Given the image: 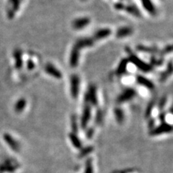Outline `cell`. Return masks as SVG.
I'll list each match as a JSON object with an SVG mask.
<instances>
[{
    "instance_id": "obj_1",
    "label": "cell",
    "mask_w": 173,
    "mask_h": 173,
    "mask_svg": "<svg viewBox=\"0 0 173 173\" xmlns=\"http://www.w3.org/2000/svg\"><path fill=\"white\" fill-rule=\"evenodd\" d=\"M85 104H89L91 106L96 107L98 105V98L97 95V89L94 85H91L89 87L87 92L85 93L84 97Z\"/></svg>"
},
{
    "instance_id": "obj_2",
    "label": "cell",
    "mask_w": 173,
    "mask_h": 173,
    "mask_svg": "<svg viewBox=\"0 0 173 173\" xmlns=\"http://www.w3.org/2000/svg\"><path fill=\"white\" fill-rule=\"evenodd\" d=\"M172 131V126L171 124L167 123L162 122L149 131V136H157L162 135L165 133H170Z\"/></svg>"
},
{
    "instance_id": "obj_3",
    "label": "cell",
    "mask_w": 173,
    "mask_h": 173,
    "mask_svg": "<svg viewBox=\"0 0 173 173\" xmlns=\"http://www.w3.org/2000/svg\"><path fill=\"white\" fill-rule=\"evenodd\" d=\"M92 117V107L90 105L85 104V107L83 108L82 113V117L80 119V125L82 129H86L87 127V125L90 122Z\"/></svg>"
},
{
    "instance_id": "obj_4",
    "label": "cell",
    "mask_w": 173,
    "mask_h": 173,
    "mask_svg": "<svg viewBox=\"0 0 173 173\" xmlns=\"http://www.w3.org/2000/svg\"><path fill=\"white\" fill-rule=\"evenodd\" d=\"M79 84H80V81H79V77L76 74H74L71 77V81H70V92H71V95L73 97V99H77V97L79 95Z\"/></svg>"
},
{
    "instance_id": "obj_5",
    "label": "cell",
    "mask_w": 173,
    "mask_h": 173,
    "mask_svg": "<svg viewBox=\"0 0 173 173\" xmlns=\"http://www.w3.org/2000/svg\"><path fill=\"white\" fill-rule=\"evenodd\" d=\"M136 92L135 90L132 88H129L125 90L118 97L117 101L119 103H124V102H129L136 96Z\"/></svg>"
},
{
    "instance_id": "obj_6",
    "label": "cell",
    "mask_w": 173,
    "mask_h": 173,
    "mask_svg": "<svg viewBox=\"0 0 173 173\" xmlns=\"http://www.w3.org/2000/svg\"><path fill=\"white\" fill-rule=\"evenodd\" d=\"M19 167L18 165H14L12 162V159H7L4 161V163L0 164V173L8 172H14Z\"/></svg>"
},
{
    "instance_id": "obj_7",
    "label": "cell",
    "mask_w": 173,
    "mask_h": 173,
    "mask_svg": "<svg viewBox=\"0 0 173 173\" xmlns=\"http://www.w3.org/2000/svg\"><path fill=\"white\" fill-rule=\"evenodd\" d=\"M3 138L4 140L5 141V142H7V145L13 150V151L15 152H20V147L19 143H18L10 134L4 133Z\"/></svg>"
},
{
    "instance_id": "obj_8",
    "label": "cell",
    "mask_w": 173,
    "mask_h": 173,
    "mask_svg": "<svg viewBox=\"0 0 173 173\" xmlns=\"http://www.w3.org/2000/svg\"><path fill=\"white\" fill-rule=\"evenodd\" d=\"M68 136H69V138L70 142L72 143V146L75 148V149L80 150L82 148V141L79 139V138L78 137V136H77V134L71 132V133H69Z\"/></svg>"
},
{
    "instance_id": "obj_9",
    "label": "cell",
    "mask_w": 173,
    "mask_h": 173,
    "mask_svg": "<svg viewBox=\"0 0 173 173\" xmlns=\"http://www.w3.org/2000/svg\"><path fill=\"white\" fill-rule=\"evenodd\" d=\"M136 81H137L138 84L145 86L146 88L149 89V90H152L154 88V85L153 82L149 79L146 78L142 76H138L136 77Z\"/></svg>"
},
{
    "instance_id": "obj_10",
    "label": "cell",
    "mask_w": 173,
    "mask_h": 173,
    "mask_svg": "<svg viewBox=\"0 0 173 173\" xmlns=\"http://www.w3.org/2000/svg\"><path fill=\"white\" fill-rule=\"evenodd\" d=\"M113 113H114L116 122L120 125L124 124L125 120V113L124 110L120 108H115L113 110Z\"/></svg>"
},
{
    "instance_id": "obj_11",
    "label": "cell",
    "mask_w": 173,
    "mask_h": 173,
    "mask_svg": "<svg viewBox=\"0 0 173 173\" xmlns=\"http://www.w3.org/2000/svg\"><path fill=\"white\" fill-rule=\"evenodd\" d=\"M45 72H46L48 74L51 75V76L55 77L56 79H61L62 77V74L60 71L56 69V67H54L53 65L51 64H48L46 67H45Z\"/></svg>"
},
{
    "instance_id": "obj_12",
    "label": "cell",
    "mask_w": 173,
    "mask_h": 173,
    "mask_svg": "<svg viewBox=\"0 0 173 173\" xmlns=\"http://www.w3.org/2000/svg\"><path fill=\"white\" fill-rule=\"evenodd\" d=\"M131 57L132 58V60H133L134 62L136 63L135 64L137 66V67L139 68L141 70H142L143 72H148L151 71V70H152V68L149 65L145 64V63H144L142 61L139 60V59L136 58V57L134 55H131Z\"/></svg>"
},
{
    "instance_id": "obj_13",
    "label": "cell",
    "mask_w": 173,
    "mask_h": 173,
    "mask_svg": "<svg viewBox=\"0 0 173 173\" xmlns=\"http://www.w3.org/2000/svg\"><path fill=\"white\" fill-rule=\"evenodd\" d=\"M93 151H94V147H92V146H87V147H82L79 150L78 157L79 159H82L85 157L88 156L89 154L92 153Z\"/></svg>"
},
{
    "instance_id": "obj_14",
    "label": "cell",
    "mask_w": 173,
    "mask_h": 173,
    "mask_svg": "<svg viewBox=\"0 0 173 173\" xmlns=\"http://www.w3.org/2000/svg\"><path fill=\"white\" fill-rule=\"evenodd\" d=\"M27 105V101L25 98L20 99L15 105V111L17 113H22Z\"/></svg>"
},
{
    "instance_id": "obj_15",
    "label": "cell",
    "mask_w": 173,
    "mask_h": 173,
    "mask_svg": "<svg viewBox=\"0 0 173 173\" xmlns=\"http://www.w3.org/2000/svg\"><path fill=\"white\" fill-rule=\"evenodd\" d=\"M89 22H90V20L87 18H82V19H79V20H77L76 21L74 22V23H73V26H74V28H84V27L87 26L89 24Z\"/></svg>"
},
{
    "instance_id": "obj_16",
    "label": "cell",
    "mask_w": 173,
    "mask_h": 173,
    "mask_svg": "<svg viewBox=\"0 0 173 173\" xmlns=\"http://www.w3.org/2000/svg\"><path fill=\"white\" fill-rule=\"evenodd\" d=\"M92 158H88L85 161L84 173H94L93 161Z\"/></svg>"
},
{
    "instance_id": "obj_17",
    "label": "cell",
    "mask_w": 173,
    "mask_h": 173,
    "mask_svg": "<svg viewBox=\"0 0 173 173\" xmlns=\"http://www.w3.org/2000/svg\"><path fill=\"white\" fill-rule=\"evenodd\" d=\"M110 34V30L108 29H104L101 30L97 31L96 34L95 35V38L96 40L101 39V38H106L107 36H108Z\"/></svg>"
},
{
    "instance_id": "obj_18",
    "label": "cell",
    "mask_w": 173,
    "mask_h": 173,
    "mask_svg": "<svg viewBox=\"0 0 173 173\" xmlns=\"http://www.w3.org/2000/svg\"><path fill=\"white\" fill-rule=\"evenodd\" d=\"M155 103H156L155 101H152L149 102V104H148L147 108H146L145 113H144L146 118H149L150 117H151L152 113V111H153V109L154 108V105H155Z\"/></svg>"
},
{
    "instance_id": "obj_19",
    "label": "cell",
    "mask_w": 173,
    "mask_h": 173,
    "mask_svg": "<svg viewBox=\"0 0 173 173\" xmlns=\"http://www.w3.org/2000/svg\"><path fill=\"white\" fill-rule=\"evenodd\" d=\"M71 126H72V132L74 133L77 134L79 131L78 124H77V118L76 115H72L71 117Z\"/></svg>"
},
{
    "instance_id": "obj_20",
    "label": "cell",
    "mask_w": 173,
    "mask_h": 173,
    "mask_svg": "<svg viewBox=\"0 0 173 173\" xmlns=\"http://www.w3.org/2000/svg\"><path fill=\"white\" fill-rule=\"evenodd\" d=\"M132 33V30L130 28H122L118 30L117 32V36L118 38H123L130 35Z\"/></svg>"
},
{
    "instance_id": "obj_21",
    "label": "cell",
    "mask_w": 173,
    "mask_h": 173,
    "mask_svg": "<svg viewBox=\"0 0 173 173\" xmlns=\"http://www.w3.org/2000/svg\"><path fill=\"white\" fill-rule=\"evenodd\" d=\"M103 118H104V114L103 112L101 109H98L96 111L95 113V122L97 125H101L102 121H103Z\"/></svg>"
},
{
    "instance_id": "obj_22",
    "label": "cell",
    "mask_w": 173,
    "mask_h": 173,
    "mask_svg": "<svg viewBox=\"0 0 173 173\" xmlns=\"http://www.w3.org/2000/svg\"><path fill=\"white\" fill-rule=\"evenodd\" d=\"M142 4L144 7H145V8L149 11V12L151 13H154L155 12V9H154V7L153 5V4L152 3V2L150 0H142Z\"/></svg>"
},
{
    "instance_id": "obj_23",
    "label": "cell",
    "mask_w": 173,
    "mask_h": 173,
    "mask_svg": "<svg viewBox=\"0 0 173 173\" xmlns=\"http://www.w3.org/2000/svg\"><path fill=\"white\" fill-rule=\"evenodd\" d=\"M166 103H167V97H161V99L160 100V101H159V104H158L159 110L162 111L164 108H165Z\"/></svg>"
},
{
    "instance_id": "obj_24",
    "label": "cell",
    "mask_w": 173,
    "mask_h": 173,
    "mask_svg": "<svg viewBox=\"0 0 173 173\" xmlns=\"http://www.w3.org/2000/svg\"><path fill=\"white\" fill-rule=\"evenodd\" d=\"M95 134V129L91 127V128H89L86 129V137L88 138V139H91L92 138L93 136H94Z\"/></svg>"
},
{
    "instance_id": "obj_25",
    "label": "cell",
    "mask_w": 173,
    "mask_h": 173,
    "mask_svg": "<svg viewBox=\"0 0 173 173\" xmlns=\"http://www.w3.org/2000/svg\"><path fill=\"white\" fill-rule=\"evenodd\" d=\"M166 117H167V115H166V113L164 112V111H161V112L159 113V120H160L161 123L165 121Z\"/></svg>"
},
{
    "instance_id": "obj_26",
    "label": "cell",
    "mask_w": 173,
    "mask_h": 173,
    "mask_svg": "<svg viewBox=\"0 0 173 173\" xmlns=\"http://www.w3.org/2000/svg\"><path fill=\"white\" fill-rule=\"evenodd\" d=\"M148 126H149V128L151 129L155 127V120H154V118H150L149 121L148 123Z\"/></svg>"
},
{
    "instance_id": "obj_27",
    "label": "cell",
    "mask_w": 173,
    "mask_h": 173,
    "mask_svg": "<svg viewBox=\"0 0 173 173\" xmlns=\"http://www.w3.org/2000/svg\"><path fill=\"white\" fill-rule=\"evenodd\" d=\"M131 172H133V169H126L124 170H121V171L119 172V173H130Z\"/></svg>"
}]
</instances>
